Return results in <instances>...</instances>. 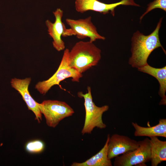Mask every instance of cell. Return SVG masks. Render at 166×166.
Instances as JSON below:
<instances>
[{
	"label": "cell",
	"instance_id": "8",
	"mask_svg": "<svg viewBox=\"0 0 166 166\" xmlns=\"http://www.w3.org/2000/svg\"><path fill=\"white\" fill-rule=\"evenodd\" d=\"M75 10L78 12L83 13L87 11L92 10L104 14L109 12L114 16L115 9L120 5L140 6L134 0H122L117 3L106 4L97 0H75Z\"/></svg>",
	"mask_w": 166,
	"mask_h": 166
},
{
	"label": "cell",
	"instance_id": "5",
	"mask_svg": "<svg viewBox=\"0 0 166 166\" xmlns=\"http://www.w3.org/2000/svg\"><path fill=\"white\" fill-rule=\"evenodd\" d=\"M38 106L45 117L46 124L51 127L55 128L59 122L74 113L73 109L66 102L57 100H47Z\"/></svg>",
	"mask_w": 166,
	"mask_h": 166
},
{
	"label": "cell",
	"instance_id": "17",
	"mask_svg": "<svg viewBox=\"0 0 166 166\" xmlns=\"http://www.w3.org/2000/svg\"><path fill=\"white\" fill-rule=\"evenodd\" d=\"M159 8L166 11V0H155L148 5L146 11L140 18V22L144 16L152 10Z\"/></svg>",
	"mask_w": 166,
	"mask_h": 166
},
{
	"label": "cell",
	"instance_id": "16",
	"mask_svg": "<svg viewBox=\"0 0 166 166\" xmlns=\"http://www.w3.org/2000/svg\"><path fill=\"white\" fill-rule=\"evenodd\" d=\"M45 148L44 142L39 140H35L28 142L26 144L25 148L28 152L38 153L42 152Z\"/></svg>",
	"mask_w": 166,
	"mask_h": 166
},
{
	"label": "cell",
	"instance_id": "3",
	"mask_svg": "<svg viewBox=\"0 0 166 166\" xmlns=\"http://www.w3.org/2000/svg\"><path fill=\"white\" fill-rule=\"evenodd\" d=\"M87 92L85 94L82 92L77 93L78 97L84 100L85 115V122L81 131L82 135L90 134L96 127L102 129L105 128L106 125L103 122L102 116L103 113L108 110L109 106L105 105L101 107L96 105L93 100L90 87H87Z\"/></svg>",
	"mask_w": 166,
	"mask_h": 166
},
{
	"label": "cell",
	"instance_id": "1",
	"mask_svg": "<svg viewBox=\"0 0 166 166\" xmlns=\"http://www.w3.org/2000/svg\"><path fill=\"white\" fill-rule=\"evenodd\" d=\"M163 18L158 22L155 29L150 34L146 35L139 30L134 33L131 38V55L128 64L132 67L138 68L148 64L147 60L151 53L160 47L166 54L161 45L159 35Z\"/></svg>",
	"mask_w": 166,
	"mask_h": 166
},
{
	"label": "cell",
	"instance_id": "2",
	"mask_svg": "<svg viewBox=\"0 0 166 166\" xmlns=\"http://www.w3.org/2000/svg\"><path fill=\"white\" fill-rule=\"evenodd\" d=\"M101 53L93 42H78L69 51V65L82 74L98 64L101 58Z\"/></svg>",
	"mask_w": 166,
	"mask_h": 166
},
{
	"label": "cell",
	"instance_id": "7",
	"mask_svg": "<svg viewBox=\"0 0 166 166\" xmlns=\"http://www.w3.org/2000/svg\"><path fill=\"white\" fill-rule=\"evenodd\" d=\"M139 141V146L137 148L115 157L113 166H146L145 163L150 160V140L147 137Z\"/></svg>",
	"mask_w": 166,
	"mask_h": 166
},
{
	"label": "cell",
	"instance_id": "15",
	"mask_svg": "<svg viewBox=\"0 0 166 166\" xmlns=\"http://www.w3.org/2000/svg\"><path fill=\"white\" fill-rule=\"evenodd\" d=\"M150 138L151 165L157 166L166 160V141L161 140L156 136Z\"/></svg>",
	"mask_w": 166,
	"mask_h": 166
},
{
	"label": "cell",
	"instance_id": "11",
	"mask_svg": "<svg viewBox=\"0 0 166 166\" xmlns=\"http://www.w3.org/2000/svg\"><path fill=\"white\" fill-rule=\"evenodd\" d=\"M31 81V78L30 77L24 79L14 78L11 80L10 84L11 86L21 95L28 109L34 113L35 116V119L40 123L42 120V114L38 106V103L32 98L28 89Z\"/></svg>",
	"mask_w": 166,
	"mask_h": 166
},
{
	"label": "cell",
	"instance_id": "12",
	"mask_svg": "<svg viewBox=\"0 0 166 166\" xmlns=\"http://www.w3.org/2000/svg\"><path fill=\"white\" fill-rule=\"evenodd\" d=\"M140 71L146 73L154 77L159 84L158 93L161 98L160 105H166V66L161 68L152 67L148 64L137 69Z\"/></svg>",
	"mask_w": 166,
	"mask_h": 166
},
{
	"label": "cell",
	"instance_id": "14",
	"mask_svg": "<svg viewBox=\"0 0 166 166\" xmlns=\"http://www.w3.org/2000/svg\"><path fill=\"white\" fill-rule=\"evenodd\" d=\"M109 137L108 134L104 147L96 154L85 162H73L71 166H112L111 159L108 156V143Z\"/></svg>",
	"mask_w": 166,
	"mask_h": 166
},
{
	"label": "cell",
	"instance_id": "9",
	"mask_svg": "<svg viewBox=\"0 0 166 166\" xmlns=\"http://www.w3.org/2000/svg\"><path fill=\"white\" fill-rule=\"evenodd\" d=\"M139 146V141L132 139L129 137L117 134L110 136L108 143V156L113 158L133 151Z\"/></svg>",
	"mask_w": 166,
	"mask_h": 166
},
{
	"label": "cell",
	"instance_id": "4",
	"mask_svg": "<svg viewBox=\"0 0 166 166\" xmlns=\"http://www.w3.org/2000/svg\"><path fill=\"white\" fill-rule=\"evenodd\" d=\"M69 51L67 48L64 51L59 67L55 73L48 79L39 81L35 85V89L40 94L45 95L52 86L56 85H58L62 89L60 83L67 78H71L72 81L74 82H79L82 75L69 66Z\"/></svg>",
	"mask_w": 166,
	"mask_h": 166
},
{
	"label": "cell",
	"instance_id": "10",
	"mask_svg": "<svg viewBox=\"0 0 166 166\" xmlns=\"http://www.w3.org/2000/svg\"><path fill=\"white\" fill-rule=\"evenodd\" d=\"M53 14L55 17L54 23L49 20H47L45 24L47 28V31L49 35L52 38L53 45L58 51L64 50L65 48V43L61 39L66 29L62 22V18L63 11L60 8H57Z\"/></svg>",
	"mask_w": 166,
	"mask_h": 166
},
{
	"label": "cell",
	"instance_id": "13",
	"mask_svg": "<svg viewBox=\"0 0 166 166\" xmlns=\"http://www.w3.org/2000/svg\"><path fill=\"white\" fill-rule=\"evenodd\" d=\"M132 124L135 129L134 135L136 136L166 137V119H160L158 124L150 127L141 126L136 122Z\"/></svg>",
	"mask_w": 166,
	"mask_h": 166
},
{
	"label": "cell",
	"instance_id": "6",
	"mask_svg": "<svg viewBox=\"0 0 166 166\" xmlns=\"http://www.w3.org/2000/svg\"><path fill=\"white\" fill-rule=\"evenodd\" d=\"M91 20V16L77 20L66 18V22L70 28L66 29L63 37L74 35L81 39L88 37L89 38V41L93 42L97 39H105V37L98 33L96 27Z\"/></svg>",
	"mask_w": 166,
	"mask_h": 166
}]
</instances>
